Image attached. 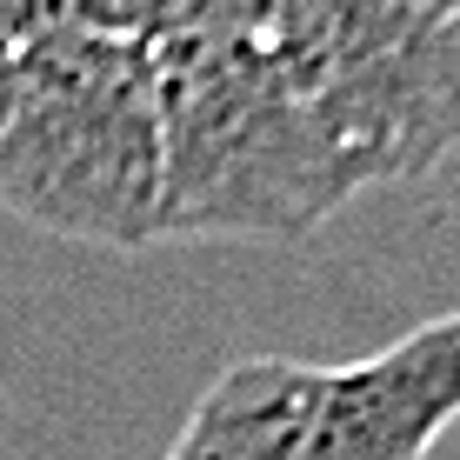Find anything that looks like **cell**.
<instances>
[{
	"mask_svg": "<svg viewBox=\"0 0 460 460\" xmlns=\"http://www.w3.org/2000/svg\"><path fill=\"white\" fill-rule=\"evenodd\" d=\"M267 54L360 194L460 147V13L447 0H280Z\"/></svg>",
	"mask_w": 460,
	"mask_h": 460,
	"instance_id": "3957f363",
	"label": "cell"
},
{
	"mask_svg": "<svg viewBox=\"0 0 460 460\" xmlns=\"http://www.w3.org/2000/svg\"><path fill=\"white\" fill-rule=\"evenodd\" d=\"M0 208L74 247L161 241V81L154 47L81 27L27 47L0 120Z\"/></svg>",
	"mask_w": 460,
	"mask_h": 460,
	"instance_id": "7a4b0ae2",
	"label": "cell"
},
{
	"mask_svg": "<svg viewBox=\"0 0 460 460\" xmlns=\"http://www.w3.org/2000/svg\"><path fill=\"white\" fill-rule=\"evenodd\" d=\"M460 420V307L420 321L367 360L321 367L300 460H427Z\"/></svg>",
	"mask_w": 460,
	"mask_h": 460,
	"instance_id": "277c9868",
	"label": "cell"
},
{
	"mask_svg": "<svg viewBox=\"0 0 460 460\" xmlns=\"http://www.w3.org/2000/svg\"><path fill=\"white\" fill-rule=\"evenodd\" d=\"M81 27H101V0H0V40L13 54L81 34Z\"/></svg>",
	"mask_w": 460,
	"mask_h": 460,
	"instance_id": "52a82bcc",
	"label": "cell"
},
{
	"mask_svg": "<svg viewBox=\"0 0 460 460\" xmlns=\"http://www.w3.org/2000/svg\"><path fill=\"white\" fill-rule=\"evenodd\" d=\"M13 67H21V54L0 40V120H7V107H13Z\"/></svg>",
	"mask_w": 460,
	"mask_h": 460,
	"instance_id": "ba28073f",
	"label": "cell"
},
{
	"mask_svg": "<svg viewBox=\"0 0 460 460\" xmlns=\"http://www.w3.org/2000/svg\"><path fill=\"white\" fill-rule=\"evenodd\" d=\"M161 81V241H307L360 194L267 40H187Z\"/></svg>",
	"mask_w": 460,
	"mask_h": 460,
	"instance_id": "6da1fadb",
	"label": "cell"
},
{
	"mask_svg": "<svg viewBox=\"0 0 460 460\" xmlns=\"http://www.w3.org/2000/svg\"><path fill=\"white\" fill-rule=\"evenodd\" d=\"M280 0H101V27L140 47H187V40H267Z\"/></svg>",
	"mask_w": 460,
	"mask_h": 460,
	"instance_id": "8992f818",
	"label": "cell"
},
{
	"mask_svg": "<svg viewBox=\"0 0 460 460\" xmlns=\"http://www.w3.org/2000/svg\"><path fill=\"white\" fill-rule=\"evenodd\" d=\"M321 367L314 360H234L200 387L167 460H300L314 434Z\"/></svg>",
	"mask_w": 460,
	"mask_h": 460,
	"instance_id": "5b68a950",
	"label": "cell"
}]
</instances>
